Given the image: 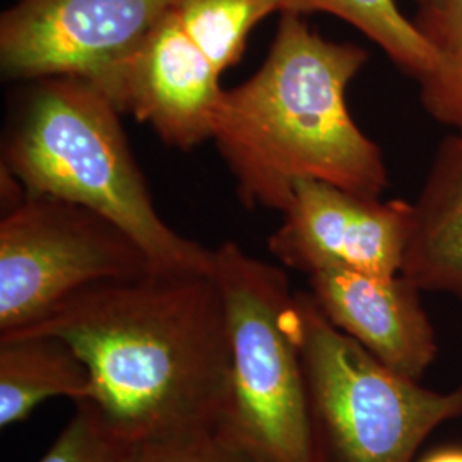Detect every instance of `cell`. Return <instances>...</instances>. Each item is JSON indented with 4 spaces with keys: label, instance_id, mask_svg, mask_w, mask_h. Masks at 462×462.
Listing matches in <instances>:
<instances>
[{
    "label": "cell",
    "instance_id": "1",
    "mask_svg": "<svg viewBox=\"0 0 462 462\" xmlns=\"http://www.w3.org/2000/svg\"><path fill=\"white\" fill-rule=\"evenodd\" d=\"M14 334L66 341L89 370L88 401L131 444L225 423L230 332L213 274L151 269L93 282Z\"/></svg>",
    "mask_w": 462,
    "mask_h": 462
},
{
    "label": "cell",
    "instance_id": "2",
    "mask_svg": "<svg viewBox=\"0 0 462 462\" xmlns=\"http://www.w3.org/2000/svg\"><path fill=\"white\" fill-rule=\"evenodd\" d=\"M368 60L298 14H281L263 66L223 89L211 139L247 208L284 213L300 180L380 198L389 185L379 144L355 124L346 89Z\"/></svg>",
    "mask_w": 462,
    "mask_h": 462
},
{
    "label": "cell",
    "instance_id": "3",
    "mask_svg": "<svg viewBox=\"0 0 462 462\" xmlns=\"http://www.w3.org/2000/svg\"><path fill=\"white\" fill-rule=\"evenodd\" d=\"M33 83L4 144L2 166L28 194L105 216L156 269L211 274L213 250L179 235L154 208L114 101L83 78Z\"/></svg>",
    "mask_w": 462,
    "mask_h": 462
},
{
    "label": "cell",
    "instance_id": "4",
    "mask_svg": "<svg viewBox=\"0 0 462 462\" xmlns=\"http://www.w3.org/2000/svg\"><path fill=\"white\" fill-rule=\"evenodd\" d=\"M310 462H413L433 430L462 418V383L440 393L380 364L297 293Z\"/></svg>",
    "mask_w": 462,
    "mask_h": 462
},
{
    "label": "cell",
    "instance_id": "5",
    "mask_svg": "<svg viewBox=\"0 0 462 462\" xmlns=\"http://www.w3.org/2000/svg\"><path fill=\"white\" fill-rule=\"evenodd\" d=\"M231 349L223 427L265 462H310L297 293L286 273L235 242L213 250Z\"/></svg>",
    "mask_w": 462,
    "mask_h": 462
},
{
    "label": "cell",
    "instance_id": "6",
    "mask_svg": "<svg viewBox=\"0 0 462 462\" xmlns=\"http://www.w3.org/2000/svg\"><path fill=\"white\" fill-rule=\"evenodd\" d=\"M151 269L146 252L105 216L26 194L0 221V336L33 326L93 282Z\"/></svg>",
    "mask_w": 462,
    "mask_h": 462
},
{
    "label": "cell",
    "instance_id": "7",
    "mask_svg": "<svg viewBox=\"0 0 462 462\" xmlns=\"http://www.w3.org/2000/svg\"><path fill=\"white\" fill-rule=\"evenodd\" d=\"M175 0H17L0 16L7 79L97 81L137 49Z\"/></svg>",
    "mask_w": 462,
    "mask_h": 462
},
{
    "label": "cell",
    "instance_id": "8",
    "mask_svg": "<svg viewBox=\"0 0 462 462\" xmlns=\"http://www.w3.org/2000/svg\"><path fill=\"white\" fill-rule=\"evenodd\" d=\"M413 216V202L402 199L380 200L332 183L300 180L269 250L307 276L326 269L396 276Z\"/></svg>",
    "mask_w": 462,
    "mask_h": 462
},
{
    "label": "cell",
    "instance_id": "9",
    "mask_svg": "<svg viewBox=\"0 0 462 462\" xmlns=\"http://www.w3.org/2000/svg\"><path fill=\"white\" fill-rule=\"evenodd\" d=\"M219 76L170 7L146 40L93 84L168 146L189 151L211 139Z\"/></svg>",
    "mask_w": 462,
    "mask_h": 462
},
{
    "label": "cell",
    "instance_id": "10",
    "mask_svg": "<svg viewBox=\"0 0 462 462\" xmlns=\"http://www.w3.org/2000/svg\"><path fill=\"white\" fill-rule=\"evenodd\" d=\"M310 295L339 330L397 374L421 380L439 355L421 290L402 274L326 269L309 276Z\"/></svg>",
    "mask_w": 462,
    "mask_h": 462
},
{
    "label": "cell",
    "instance_id": "11",
    "mask_svg": "<svg viewBox=\"0 0 462 462\" xmlns=\"http://www.w3.org/2000/svg\"><path fill=\"white\" fill-rule=\"evenodd\" d=\"M413 230L401 274L421 291L462 301V137L439 144L413 202Z\"/></svg>",
    "mask_w": 462,
    "mask_h": 462
},
{
    "label": "cell",
    "instance_id": "12",
    "mask_svg": "<svg viewBox=\"0 0 462 462\" xmlns=\"http://www.w3.org/2000/svg\"><path fill=\"white\" fill-rule=\"evenodd\" d=\"M91 394V375L66 341L50 334L0 336V427L24 421L50 397Z\"/></svg>",
    "mask_w": 462,
    "mask_h": 462
},
{
    "label": "cell",
    "instance_id": "13",
    "mask_svg": "<svg viewBox=\"0 0 462 462\" xmlns=\"http://www.w3.org/2000/svg\"><path fill=\"white\" fill-rule=\"evenodd\" d=\"M413 21L435 55L433 66L418 79L421 105L462 137V0L418 4Z\"/></svg>",
    "mask_w": 462,
    "mask_h": 462
},
{
    "label": "cell",
    "instance_id": "14",
    "mask_svg": "<svg viewBox=\"0 0 462 462\" xmlns=\"http://www.w3.org/2000/svg\"><path fill=\"white\" fill-rule=\"evenodd\" d=\"M281 14L326 13L343 19L370 38L410 78L420 79L433 66L435 55L404 16L396 0H281Z\"/></svg>",
    "mask_w": 462,
    "mask_h": 462
},
{
    "label": "cell",
    "instance_id": "15",
    "mask_svg": "<svg viewBox=\"0 0 462 462\" xmlns=\"http://www.w3.org/2000/svg\"><path fill=\"white\" fill-rule=\"evenodd\" d=\"M282 9L281 0H175L171 13L219 74L235 66L248 34Z\"/></svg>",
    "mask_w": 462,
    "mask_h": 462
},
{
    "label": "cell",
    "instance_id": "16",
    "mask_svg": "<svg viewBox=\"0 0 462 462\" xmlns=\"http://www.w3.org/2000/svg\"><path fill=\"white\" fill-rule=\"evenodd\" d=\"M120 462H265L225 427L134 444Z\"/></svg>",
    "mask_w": 462,
    "mask_h": 462
},
{
    "label": "cell",
    "instance_id": "17",
    "mask_svg": "<svg viewBox=\"0 0 462 462\" xmlns=\"http://www.w3.org/2000/svg\"><path fill=\"white\" fill-rule=\"evenodd\" d=\"M78 410L49 452L38 462H120L134 446L108 425L91 401L76 402Z\"/></svg>",
    "mask_w": 462,
    "mask_h": 462
},
{
    "label": "cell",
    "instance_id": "18",
    "mask_svg": "<svg viewBox=\"0 0 462 462\" xmlns=\"http://www.w3.org/2000/svg\"><path fill=\"white\" fill-rule=\"evenodd\" d=\"M420 462H462V447H440Z\"/></svg>",
    "mask_w": 462,
    "mask_h": 462
},
{
    "label": "cell",
    "instance_id": "19",
    "mask_svg": "<svg viewBox=\"0 0 462 462\" xmlns=\"http://www.w3.org/2000/svg\"><path fill=\"white\" fill-rule=\"evenodd\" d=\"M418 4H423V2H429V0H416Z\"/></svg>",
    "mask_w": 462,
    "mask_h": 462
}]
</instances>
